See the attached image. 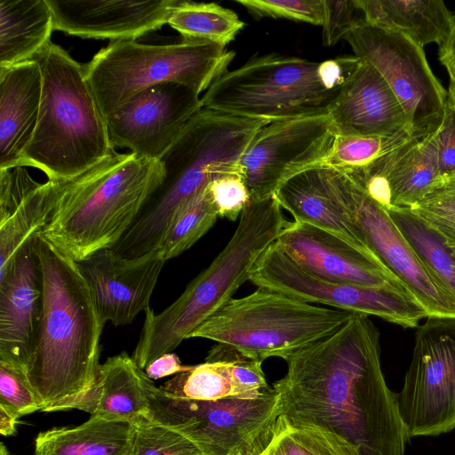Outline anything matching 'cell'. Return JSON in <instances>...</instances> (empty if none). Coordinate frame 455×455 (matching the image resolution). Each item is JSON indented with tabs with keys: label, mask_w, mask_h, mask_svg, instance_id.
<instances>
[{
	"label": "cell",
	"mask_w": 455,
	"mask_h": 455,
	"mask_svg": "<svg viewBox=\"0 0 455 455\" xmlns=\"http://www.w3.org/2000/svg\"><path fill=\"white\" fill-rule=\"evenodd\" d=\"M368 316L354 313L285 359L287 371L273 386L280 417L332 432L357 455H404L411 438L381 370L379 331Z\"/></svg>",
	"instance_id": "cell-1"
},
{
	"label": "cell",
	"mask_w": 455,
	"mask_h": 455,
	"mask_svg": "<svg viewBox=\"0 0 455 455\" xmlns=\"http://www.w3.org/2000/svg\"><path fill=\"white\" fill-rule=\"evenodd\" d=\"M34 247L42 274L43 307L23 368L44 411L95 383L105 323L78 262L39 235Z\"/></svg>",
	"instance_id": "cell-2"
},
{
	"label": "cell",
	"mask_w": 455,
	"mask_h": 455,
	"mask_svg": "<svg viewBox=\"0 0 455 455\" xmlns=\"http://www.w3.org/2000/svg\"><path fill=\"white\" fill-rule=\"evenodd\" d=\"M164 177L160 161L115 152L75 178L54 180L39 235L76 262L113 249Z\"/></svg>",
	"instance_id": "cell-3"
},
{
	"label": "cell",
	"mask_w": 455,
	"mask_h": 455,
	"mask_svg": "<svg viewBox=\"0 0 455 455\" xmlns=\"http://www.w3.org/2000/svg\"><path fill=\"white\" fill-rule=\"evenodd\" d=\"M282 209L275 196L251 201L226 246L180 296L158 314L150 307L145 311L132 355L140 369L172 352L249 281L252 267L287 223Z\"/></svg>",
	"instance_id": "cell-4"
},
{
	"label": "cell",
	"mask_w": 455,
	"mask_h": 455,
	"mask_svg": "<svg viewBox=\"0 0 455 455\" xmlns=\"http://www.w3.org/2000/svg\"><path fill=\"white\" fill-rule=\"evenodd\" d=\"M43 90L34 135L21 166L44 172L48 180L75 178L116 152L106 118L87 81L84 66L48 42L34 57Z\"/></svg>",
	"instance_id": "cell-5"
},
{
	"label": "cell",
	"mask_w": 455,
	"mask_h": 455,
	"mask_svg": "<svg viewBox=\"0 0 455 455\" xmlns=\"http://www.w3.org/2000/svg\"><path fill=\"white\" fill-rule=\"evenodd\" d=\"M359 62L355 55L321 62L277 53L252 57L216 79L202 107L268 123L328 115Z\"/></svg>",
	"instance_id": "cell-6"
},
{
	"label": "cell",
	"mask_w": 455,
	"mask_h": 455,
	"mask_svg": "<svg viewBox=\"0 0 455 455\" xmlns=\"http://www.w3.org/2000/svg\"><path fill=\"white\" fill-rule=\"evenodd\" d=\"M235 52L204 40L168 44L110 41L84 66L87 81L106 117L142 91L163 83L183 84L197 94L228 71Z\"/></svg>",
	"instance_id": "cell-7"
},
{
	"label": "cell",
	"mask_w": 455,
	"mask_h": 455,
	"mask_svg": "<svg viewBox=\"0 0 455 455\" xmlns=\"http://www.w3.org/2000/svg\"><path fill=\"white\" fill-rule=\"evenodd\" d=\"M353 314L258 287L249 295L232 298L188 339H211L262 362L273 356L285 360L335 332Z\"/></svg>",
	"instance_id": "cell-8"
},
{
	"label": "cell",
	"mask_w": 455,
	"mask_h": 455,
	"mask_svg": "<svg viewBox=\"0 0 455 455\" xmlns=\"http://www.w3.org/2000/svg\"><path fill=\"white\" fill-rule=\"evenodd\" d=\"M265 120L203 108L159 160L164 177L148 199L144 212L154 226L166 228L214 175L238 169L237 163Z\"/></svg>",
	"instance_id": "cell-9"
},
{
	"label": "cell",
	"mask_w": 455,
	"mask_h": 455,
	"mask_svg": "<svg viewBox=\"0 0 455 455\" xmlns=\"http://www.w3.org/2000/svg\"><path fill=\"white\" fill-rule=\"evenodd\" d=\"M148 418L190 439L204 455H262L275 438L279 397L272 387L253 397L196 401L148 382Z\"/></svg>",
	"instance_id": "cell-10"
},
{
	"label": "cell",
	"mask_w": 455,
	"mask_h": 455,
	"mask_svg": "<svg viewBox=\"0 0 455 455\" xmlns=\"http://www.w3.org/2000/svg\"><path fill=\"white\" fill-rule=\"evenodd\" d=\"M249 281L307 303L375 315L403 328L418 327L429 316L403 286L370 287L318 278L292 260L276 241L256 261Z\"/></svg>",
	"instance_id": "cell-11"
},
{
	"label": "cell",
	"mask_w": 455,
	"mask_h": 455,
	"mask_svg": "<svg viewBox=\"0 0 455 455\" xmlns=\"http://www.w3.org/2000/svg\"><path fill=\"white\" fill-rule=\"evenodd\" d=\"M410 438L455 429V318L428 316L418 326L411 361L396 394Z\"/></svg>",
	"instance_id": "cell-12"
},
{
	"label": "cell",
	"mask_w": 455,
	"mask_h": 455,
	"mask_svg": "<svg viewBox=\"0 0 455 455\" xmlns=\"http://www.w3.org/2000/svg\"><path fill=\"white\" fill-rule=\"evenodd\" d=\"M345 40L355 57L381 75L400 102L414 136L438 129L448 92L433 73L424 48L406 36L363 20Z\"/></svg>",
	"instance_id": "cell-13"
},
{
	"label": "cell",
	"mask_w": 455,
	"mask_h": 455,
	"mask_svg": "<svg viewBox=\"0 0 455 455\" xmlns=\"http://www.w3.org/2000/svg\"><path fill=\"white\" fill-rule=\"evenodd\" d=\"M338 190L343 209L363 243L428 315L455 318V297L419 259L388 212L339 171Z\"/></svg>",
	"instance_id": "cell-14"
},
{
	"label": "cell",
	"mask_w": 455,
	"mask_h": 455,
	"mask_svg": "<svg viewBox=\"0 0 455 455\" xmlns=\"http://www.w3.org/2000/svg\"><path fill=\"white\" fill-rule=\"evenodd\" d=\"M334 136L329 115L272 122L259 129L237 163L251 201L274 196L285 180L314 166Z\"/></svg>",
	"instance_id": "cell-15"
},
{
	"label": "cell",
	"mask_w": 455,
	"mask_h": 455,
	"mask_svg": "<svg viewBox=\"0 0 455 455\" xmlns=\"http://www.w3.org/2000/svg\"><path fill=\"white\" fill-rule=\"evenodd\" d=\"M202 108L199 94L183 84L151 86L106 117L111 144L159 161Z\"/></svg>",
	"instance_id": "cell-16"
},
{
	"label": "cell",
	"mask_w": 455,
	"mask_h": 455,
	"mask_svg": "<svg viewBox=\"0 0 455 455\" xmlns=\"http://www.w3.org/2000/svg\"><path fill=\"white\" fill-rule=\"evenodd\" d=\"M276 242L292 260L318 278L370 287L406 288L372 253L316 226L287 221Z\"/></svg>",
	"instance_id": "cell-17"
},
{
	"label": "cell",
	"mask_w": 455,
	"mask_h": 455,
	"mask_svg": "<svg viewBox=\"0 0 455 455\" xmlns=\"http://www.w3.org/2000/svg\"><path fill=\"white\" fill-rule=\"evenodd\" d=\"M165 262L159 250L126 259L112 249L78 262L103 323L130 324L145 312Z\"/></svg>",
	"instance_id": "cell-18"
},
{
	"label": "cell",
	"mask_w": 455,
	"mask_h": 455,
	"mask_svg": "<svg viewBox=\"0 0 455 455\" xmlns=\"http://www.w3.org/2000/svg\"><path fill=\"white\" fill-rule=\"evenodd\" d=\"M54 29L82 38L136 40L168 23L179 0H47Z\"/></svg>",
	"instance_id": "cell-19"
},
{
	"label": "cell",
	"mask_w": 455,
	"mask_h": 455,
	"mask_svg": "<svg viewBox=\"0 0 455 455\" xmlns=\"http://www.w3.org/2000/svg\"><path fill=\"white\" fill-rule=\"evenodd\" d=\"M328 115L335 134L339 135L411 133L405 113L391 88L374 67L362 60L341 87Z\"/></svg>",
	"instance_id": "cell-20"
},
{
	"label": "cell",
	"mask_w": 455,
	"mask_h": 455,
	"mask_svg": "<svg viewBox=\"0 0 455 455\" xmlns=\"http://www.w3.org/2000/svg\"><path fill=\"white\" fill-rule=\"evenodd\" d=\"M34 239L18 252L0 278V359L22 366L35 342L43 307L42 274Z\"/></svg>",
	"instance_id": "cell-21"
},
{
	"label": "cell",
	"mask_w": 455,
	"mask_h": 455,
	"mask_svg": "<svg viewBox=\"0 0 455 455\" xmlns=\"http://www.w3.org/2000/svg\"><path fill=\"white\" fill-rule=\"evenodd\" d=\"M149 378L126 352L100 364L95 383L86 391L61 400L44 411L77 409L106 419L134 422L147 417Z\"/></svg>",
	"instance_id": "cell-22"
},
{
	"label": "cell",
	"mask_w": 455,
	"mask_h": 455,
	"mask_svg": "<svg viewBox=\"0 0 455 455\" xmlns=\"http://www.w3.org/2000/svg\"><path fill=\"white\" fill-rule=\"evenodd\" d=\"M54 180L39 183L23 166L0 170V278L43 229Z\"/></svg>",
	"instance_id": "cell-23"
},
{
	"label": "cell",
	"mask_w": 455,
	"mask_h": 455,
	"mask_svg": "<svg viewBox=\"0 0 455 455\" xmlns=\"http://www.w3.org/2000/svg\"><path fill=\"white\" fill-rule=\"evenodd\" d=\"M43 76L33 59L0 68V170L21 166L36 131Z\"/></svg>",
	"instance_id": "cell-24"
},
{
	"label": "cell",
	"mask_w": 455,
	"mask_h": 455,
	"mask_svg": "<svg viewBox=\"0 0 455 455\" xmlns=\"http://www.w3.org/2000/svg\"><path fill=\"white\" fill-rule=\"evenodd\" d=\"M274 196L295 221L325 229L371 253L340 203L337 170L319 166L303 170L282 182Z\"/></svg>",
	"instance_id": "cell-25"
},
{
	"label": "cell",
	"mask_w": 455,
	"mask_h": 455,
	"mask_svg": "<svg viewBox=\"0 0 455 455\" xmlns=\"http://www.w3.org/2000/svg\"><path fill=\"white\" fill-rule=\"evenodd\" d=\"M435 131L424 136H414L368 165L360 167L386 181L390 208H411L441 177L435 146Z\"/></svg>",
	"instance_id": "cell-26"
},
{
	"label": "cell",
	"mask_w": 455,
	"mask_h": 455,
	"mask_svg": "<svg viewBox=\"0 0 455 455\" xmlns=\"http://www.w3.org/2000/svg\"><path fill=\"white\" fill-rule=\"evenodd\" d=\"M369 25L399 32L423 47L440 46L447 38L454 14L442 0H356Z\"/></svg>",
	"instance_id": "cell-27"
},
{
	"label": "cell",
	"mask_w": 455,
	"mask_h": 455,
	"mask_svg": "<svg viewBox=\"0 0 455 455\" xmlns=\"http://www.w3.org/2000/svg\"><path fill=\"white\" fill-rule=\"evenodd\" d=\"M133 423L95 416L74 427H53L40 432L35 455H128Z\"/></svg>",
	"instance_id": "cell-28"
},
{
	"label": "cell",
	"mask_w": 455,
	"mask_h": 455,
	"mask_svg": "<svg viewBox=\"0 0 455 455\" xmlns=\"http://www.w3.org/2000/svg\"><path fill=\"white\" fill-rule=\"evenodd\" d=\"M52 30L47 0H1L0 68L33 59L51 41Z\"/></svg>",
	"instance_id": "cell-29"
},
{
	"label": "cell",
	"mask_w": 455,
	"mask_h": 455,
	"mask_svg": "<svg viewBox=\"0 0 455 455\" xmlns=\"http://www.w3.org/2000/svg\"><path fill=\"white\" fill-rule=\"evenodd\" d=\"M387 211L419 259L455 297V252L444 236L411 208Z\"/></svg>",
	"instance_id": "cell-30"
},
{
	"label": "cell",
	"mask_w": 455,
	"mask_h": 455,
	"mask_svg": "<svg viewBox=\"0 0 455 455\" xmlns=\"http://www.w3.org/2000/svg\"><path fill=\"white\" fill-rule=\"evenodd\" d=\"M166 393L182 399L213 401L234 396L231 361L226 345L217 343L205 362L190 366L160 387Z\"/></svg>",
	"instance_id": "cell-31"
},
{
	"label": "cell",
	"mask_w": 455,
	"mask_h": 455,
	"mask_svg": "<svg viewBox=\"0 0 455 455\" xmlns=\"http://www.w3.org/2000/svg\"><path fill=\"white\" fill-rule=\"evenodd\" d=\"M167 24L183 39L204 40L223 46L232 42L244 27L234 11L218 4L180 0Z\"/></svg>",
	"instance_id": "cell-32"
},
{
	"label": "cell",
	"mask_w": 455,
	"mask_h": 455,
	"mask_svg": "<svg viewBox=\"0 0 455 455\" xmlns=\"http://www.w3.org/2000/svg\"><path fill=\"white\" fill-rule=\"evenodd\" d=\"M219 218L209 183L179 212L158 249L165 261L192 247Z\"/></svg>",
	"instance_id": "cell-33"
},
{
	"label": "cell",
	"mask_w": 455,
	"mask_h": 455,
	"mask_svg": "<svg viewBox=\"0 0 455 455\" xmlns=\"http://www.w3.org/2000/svg\"><path fill=\"white\" fill-rule=\"evenodd\" d=\"M412 137L414 135L408 132L393 136L335 134L326 154L314 166L331 168L343 172L360 168L394 150Z\"/></svg>",
	"instance_id": "cell-34"
},
{
	"label": "cell",
	"mask_w": 455,
	"mask_h": 455,
	"mask_svg": "<svg viewBox=\"0 0 455 455\" xmlns=\"http://www.w3.org/2000/svg\"><path fill=\"white\" fill-rule=\"evenodd\" d=\"M267 455H357L343 437L314 427L292 426L279 418Z\"/></svg>",
	"instance_id": "cell-35"
},
{
	"label": "cell",
	"mask_w": 455,
	"mask_h": 455,
	"mask_svg": "<svg viewBox=\"0 0 455 455\" xmlns=\"http://www.w3.org/2000/svg\"><path fill=\"white\" fill-rule=\"evenodd\" d=\"M133 427L128 455H204L187 436L148 417L135 420Z\"/></svg>",
	"instance_id": "cell-36"
},
{
	"label": "cell",
	"mask_w": 455,
	"mask_h": 455,
	"mask_svg": "<svg viewBox=\"0 0 455 455\" xmlns=\"http://www.w3.org/2000/svg\"><path fill=\"white\" fill-rule=\"evenodd\" d=\"M411 210L436 228L455 252V174L438 178Z\"/></svg>",
	"instance_id": "cell-37"
},
{
	"label": "cell",
	"mask_w": 455,
	"mask_h": 455,
	"mask_svg": "<svg viewBox=\"0 0 455 455\" xmlns=\"http://www.w3.org/2000/svg\"><path fill=\"white\" fill-rule=\"evenodd\" d=\"M0 406L17 419L42 411L22 365L0 359Z\"/></svg>",
	"instance_id": "cell-38"
},
{
	"label": "cell",
	"mask_w": 455,
	"mask_h": 455,
	"mask_svg": "<svg viewBox=\"0 0 455 455\" xmlns=\"http://www.w3.org/2000/svg\"><path fill=\"white\" fill-rule=\"evenodd\" d=\"M251 15L258 18L286 19L323 26V0H236Z\"/></svg>",
	"instance_id": "cell-39"
},
{
	"label": "cell",
	"mask_w": 455,
	"mask_h": 455,
	"mask_svg": "<svg viewBox=\"0 0 455 455\" xmlns=\"http://www.w3.org/2000/svg\"><path fill=\"white\" fill-rule=\"evenodd\" d=\"M209 188L220 218L236 220L251 202L249 189L239 169L214 175Z\"/></svg>",
	"instance_id": "cell-40"
},
{
	"label": "cell",
	"mask_w": 455,
	"mask_h": 455,
	"mask_svg": "<svg viewBox=\"0 0 455 455\" xmlns=\"http://www.w3.org/2000/svg\"><path fill=\"white\" fill-rule=\"evenodd\" d=\"M323 44L328 47L345 39L364 20L356 0H323Z\"/></svg>",
	"instance_id": "cell-41"
},
{
	"label": "cell",
	"mask_w": 455,
	"mask_h": 455,
	"mask_svg": "<svg viewBox=\"0 0 455 455\" xmlns=\"http://www.w3.org/2000/svg\"><path fill=\"white\" fill-rule=\"evenodd\" d=\"M227 348L231 361L234 396L253 397L271 388L262 371V361L246 356L232 347Z\"/></svg>",
	"instance_id": "cell-42"
},
{
	"label": "cell",
	"mask_w": 455,
	"mask_h": 455,
	"mask_svg": "<svg viewBox=\"0 0 455 455\" xmlns=\"http://www.w3.org/2000/svg\"><path fill=\"white\" fill-rule=\"evenodd\" d=\"M435 146L441 177L455 174V108L448 101L440 126L435 132Z\"/></svg>",
	"instance_id": "cell-43"
},
{
	"label": "cell",
	"mask_w": 455,
	"mask_h": 455,
	"mask_svg": "<svg viewBox=\"0 0 455 455\" xmlns=\"http://www.w3.org/2000/svg\"><path fill=\"white\" fill-rule=\"evenodd\" d=\"M190 366H183L179 356L173 353H166L153 361L144 371L147 376L152 379L179 374L187 371Z\"/></svg>",
	"instance_id": "cell-44"
},
{
	"label": "cell",
	"mask_w": 455,
	"mask_h": 455,
	"mask_svg": "<svg viewBox=\"0 0 455 455\" xmlns=\"http://www.w3.org/2000/svg\"><path fill=\"white\" fill-rule=\"evenodd\" d=\"M438 59L450 78L455 79V14L451 31L445 41L439 46Z\"/></svg>",
	"instance_id": "cell-45"
},
{
	"label": "cell",
	"mask_w": 455,
	"mask_h": 455,
	"mask_svg": "<svg viewBox=\"0 0 455 455\" xmlns=\"http://www.w3.org/2000/svg\"><path fill=\"white\" fill-rule=\"evenodd\" d=\"M18 419L0 406V433L4 436H10L16 432Z\"/></svg>",
	"instance_id": "cell-46"
},
{
	"label": "cell",
	"mask_w": 455,
	"mask_h": 455,
	"mask_svg": "<svg viewBox=\"0 0 455 455\" xmlns=\"http://www.w3.org/2000/svg\"><path fill=\"white\" fill-rule=\"evenodd\" d=\"M448 101L455 108V79H450V85L448 90Z\"/></svg>",
	"instance_id": "cell-47"
},
{
	"label": "cell",
	"mask_w": 455,
	"mask_h": 455,
	"mask_svg": "<svg viewBox=\"0 0 455 455\" xmlns=\"http://www.w3.org/2000/svg\"><path fill=\"white\" fill-rule=\"evenodd\" d=\"M0 455H10L7 448L5 447V445L3 443H1V446H0Z\"/></svg>",
	"instance_id": "cell-48"
},
{
	"label": "cell",
	"mask_w": 455,
	"mask_h": 455,
	"mask_svg": "<svg viewBox=\"0 0 455 455\" xmlns=\"http://www.w3.org/2000/svg\"><path fill=\"white\" fill-rule=\"evenodd\" d=\"M262 455H267V452H266V453H264V454H262Z\"/></svg>",
	"instance_id": "cell-49"
},
{
	"label": "cell",
	"mask_w": 455,
	"mask_h": 455,
	"mask_svg": "<svg viewBox=\"0 0 455 455\" xmlns=\"http://www.w3.org/2000/svg\"></svg>",
	"instance_id": "cell-50"
}]
</instances>
